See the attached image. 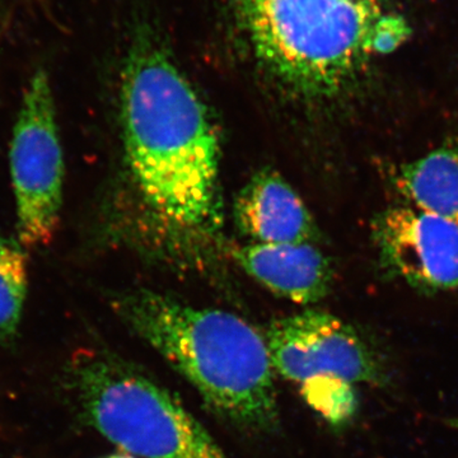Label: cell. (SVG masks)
<instances>
[{"mask_svg": "<svg viewBox=\"0 0 458 458\" xmlns=\"http://www.w3.org/2000/svg\"><path fill=\"white\" fill-rule=\"evenodd\" d=\"M394 183L412 208L458 227V148L442 147L401 165Z\"/></svg>", "mask_w": 458, "mask_h": 458, "instance_id": "30bf717a", "label": "cell"}, {"mask_svg": "<svg viewBox=\"0 0 458 458\" xmlns=\"http://www.w3.org/2000/svg\"><path fill=\"white\" fill-rule=\"evenodd\" d=\"M116 311L229 423L269 432L278 423L267 337L233 313L201 309L150 289L126 292Z\"/></svg>", "mask_w": 458, "mask_h": 458, "instance_id": "7a4b0ae2", "label": "cell"}, {"mask_svg": "<svg viewBox=\"0 0 458 458\" xmlns=\"http://www.w3.org/2000/svg\"><path fill=\"white\" fill-rule=\"evenodd\" d=\"M74 386L93 428L125 454L228 458L176 397L120 358H82L75 364Z\"/></svg>", "mask_w": 458, "mask_h": 458, "instance_id": "277c9868", "label": "cell"}, {"mask_svg": "<svg viewBox=\"0 0 458 458\" xmlns=\"http://www.w3.org/2000/svg\"><path fill=\"white\" fill-rule=\"evenodd\" d=\"M233 255L259 284L291 302L318 303L333 285L330 261L312 242L250 243Z\"/></svg>", "mask_w": 458, "mask_h": 458, "instance_id": "ba28073f", "label": "cell"}, {"mask_svg": "<svg viewBox=\"0 0 458 458\" xmlns=\"http://www.w3.org/2000/svg\"><path fill=\"white\" fill-rule=\"evenodd\" d=\"M9 164L16 201L17 240L25 249L47 246L59 223L65 174L55 101L44 69L32 75L23 95Z\"/></svg>", "mask_w": 458, "mask_h": 458, "instance_id": "5b68a950", "label": "cell"}, {"mask_svg": "<svg viewBox=\"0 0 458 458\" xmlns=\"http://www.w3.org/2000/svg\"><path fill=\"white\" fill-rule=\"evenodd\" d=\"M259 63L304 98L335 96L357 80L386 0H228Z\"/></svg>", "mask_w": 458, "mask_h": 458, "instance_id": "3957f363", "label": "cell"}, {"mask_svg": "<svg viewBox=\"0 0 458 458\" xmlns=\"http://www.w3.org/2000/svg\"><path fill=\"white\" fill-rule=\"evenodd\" d=\"M122 123L148 210L174 234L212 238L222 225L218 132L186 75L153 42L140 41L126 59Z\"/></svg>", "mask_w": 458, "mask_h": 458, "instance_id": "6da1fadb", "label": "cell"}, {"mask_svg": "<svg viewBox=\"0 0 458 458\" xmlns=\"http://www.w3.org/2000/svg\"><path fill=\"white\" fill-rule=\"evenodd\" d=\"M29 288L25 247L16 238L0 236V342L16 333Z\"/></svg>", "mask_w": 458, "mask_h": 458, "instance_id": "8fae6325", "label": "cell"}, {"mask_svg": "<svg viewBox=\"0 0 458 458\" xmlns=\"http://www.w3.org/2000/svg\"><path fill=\"white\" fill-rule=\"evenodd\" d=\"M379 261L424 293L458 291V227L412 207L388 208L376 216Z\"/></svg>", "mask_w": 458, "mask_h": 458, "instance_id": "52a82bcc", "label": "cell"}, {"mask_svg": "<svg viewBox=\"0 0 458 458\" xmlns=\"http://www.w3.org/2000/svg\"><path fill=\"white\" fill-rule=\"evenodd\" d=\"M411 35L408 21L394 12H386L379 17L370 32L369 47L370 56H385L400 49Z\"/></svg>", "mask_w": 458, "mask_h": 458, "instance_id": "7c38bea8", "label": "cell"}, {"mask_svg": "<svg viewBox=\"0 0 458 458\" xmlns=\"http://www.w3.org/2000/svg\"><path fill=\"white\" fill-rule=\"evenodd\" d=\"M104 458H135L131 456V454H125V452H122V454H111V456L104 457Z\"/></svg>", "mask_w": 458, "mask_h": 458, "instance_id": "4fadbf2b", "label": "cell"}, {"mask_svg": "<svg viewBox=\"0 0 458 458\" xmlns=\"http://www.w3.org/2000/svg\"><path fill=\"white\" fill-rule=\"evenodd\" d=\"M237 227L252 243H302L316 237L311 213L276 172H258L238 195Z\"/></svg>", "mask_w": 458, "mask_h": 458, "instance_id": "9c48e42d", "label": "cell"}, {"mask_svg": "<svg viewBox=\"0 0 458 458\" xmlns=\"http://www.w3.org/2000/svg\"><path fill=\"white\" fill-rule=\"evenodd\" d=\"M278 375L306 394L334 384L387 387L384 357L352 325L318 310L274 321L267 333Z\"/></svg>", "mask_w": 458, "mask_h": 458, "instance_id": "8992f818", "label": "cell"}]
</instances>
